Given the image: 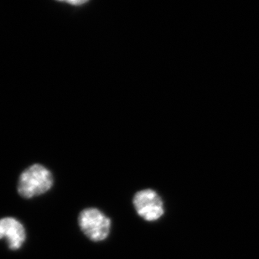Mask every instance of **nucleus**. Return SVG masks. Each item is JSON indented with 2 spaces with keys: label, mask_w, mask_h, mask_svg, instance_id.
I'll list each match as a JSON object with an SVG mask.
<instances>
[{
  "label": "nucleus",
  "mask_w": 259,
  "mask_h": 259,
  "mask_svg": "<svg viewBox=\"0 0 259 259\" xmlns=\"http://www.w3.org/2000/svg\"><path fill=\"white\" fill-rule=\"evenodd\" d=\"M53 186V176L41 164H33L20 175L18 192L25 199L47 193Z\"/></svg>",
  "instance_id": "obj_1"
},
{
  "label": "nucleus",
  "mask_w": 259,
  "mask_h": 259,
  "mask_svg": "<svg viewBox=\"0 0 259 259\" xmlns=\"http://www.w3.org/2000/svg\"><path fill=\"white\" fill-rule=\"evenodd\" d=\"M81 232L93 242H102L110 233L111 220L96 208L82 210L78 218Z\"/></svg>",
  "instance_id": "obj_2"
},
{
  "label": "nucleus",
  "mask_w": 259,
  "mask_h": 259,
  "mask_svg": "<svg viewBox=\"0 0 259 259\" xmlns=\"http://www.w3.org/2000/svg\"><path fill=\"white\" fill-rule=\"evenodd\" d=\"M134 205L138 214L148 222H154L164 214L163 202L159 195L151 189L143 190L134 197Z\"/></svg>",
  "instance_id": "obj_3"
},
{
  "label": "nucleus",
  "mask_w": 259,
  "mask_h": 259,
  "mask_svg": "<svg viewBox=\"0 0 259 259\" xmlns=\"http://www.w3.org/2000/svg\"><path fill=\"white\" fill-rule=\"evenodd\" d=\"M3 238L7 240L10 249H20L26 239L24 226L15 218H3L0 220V240Z\"/></svg>",
  "instance_id": "obj_4"
},
{
  "label": "nucleus",
  "mask_w": 259,
  "mask_h": 259,
  "mask_svg": "<svg viewBox=\"0 0 259 259\" xmlns=\"http://www.w3.org/2000/svg\"><path fill=\"white\" fill-rule=\"evenodd\" d=\"M88 1H64V3H67L69 5H81L86 4Z\"/></svg>",
  "instance_id": "obj_5"
}]
</instances>
